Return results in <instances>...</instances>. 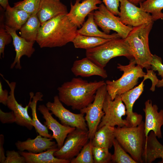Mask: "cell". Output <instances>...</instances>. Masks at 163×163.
Segmentation results:
<instances>
[{
  "instance_id": "obj_31",
  "label": "cell",
  "mask_w": 163,
  "mask_h": 163,
  "mask_svg": "<svg viewBox=\"0 0 163 163\" xmlns=\"http://www.w3.org/2000/svg\"><path fill=\"white\" fill-rule=\"evenodd\" d=\"M113 146L114 153L111 156V162L114 163H137L129 155L115 139Z\"/></svg>"
},
{
  "instance_id": "obj_25",
  "label": "cell",
  "mask_w": 163,
  "mask_h": 163,
  "mask_svg": "<svg viewBox=\"0 0 163 163\" xmlns=\"http://www.w3.org/2000/svg\"><path fill=\"white\" fill-rule=\"evenodd\" d=\"M88 16L86 21L84 22L82 27L78 30V34L109 39L121 38L116 33L107 34L100 30L94 21L93 12H91Z\"/></svg>"
},
{
  "instance_id": "obj_37",
  "label": "cell",
  "mask_w": 163,
  "mask_h": 163,
  "mask_svg": "<svg viewBox=\"0 0 163 163\" xmlns=\"http://www.w3.org/2000/svg\"><path fill=\"white\" fill-rule=\"evenodd\" d=\"M151 65V69L154 71H157L158 75L163 78V64L161 58L155 54L152 55Z\"/></svg>"
},
{
  "instance_id": "obj_45",
  "label": "cell",
  "mask_w": 163,
  "mask_h": 163,
  "mask_svg": "<svg viewBox=\"0 0 163 163\" xmlns=\"http://www.w3.org/2000/svg\"><path fill=\"white\" fill-rule=\"evenodd\" d=\"M156 86L158 88L163 87V78L161 80H159Z\"/></svg>"
},
{
  "instance_id": "obj_24",
  "label": "cell",
  "mask_w": 163,
  "mask_h": 163,
  "mask_svg": "<svg viewBox=\"0 0 163 163\" xmlns=\"http://www.w3.org/2000/svg\"><path fill=\"white\" fill-rule=\"evenodd\" d=\"M5 26L18 30L26 22L31 15L24 11L9 5L5 11Z\"/></svg>"
},
{
  "instance_id": "obj_6",
  "label": "cell",
  "mask_w": 163,
  "mask_h": 163,
  "mask_svg": "<svg viewBox=\"0 0 163 163\" xmlns=\"http://www.w3.org/2000/svg\"><path fill=\"white\" fill-rule=\"evenodd\" d=\"M130 60L127 65L118 64L117 68L123 72L119 78L105 82L107 92L112 100L117 95H121L134 88L138 84L139 78L143 77L146 74L143 71V68L136 64L134 59Z\"/></svg>"
},
{
  "instance_id": "obj_16",
  "label": "cell",
  "mask_w": 163,
  "mask_h": 163,
  "mask_svg": "<svg viewBox=\"0 0 163 163\" xmlns=\"http://www.w3.org/2000/svg\"><path fill=\"white\" fill-rule=\"evenodd\" d=\"M76 0L73 5L70 3V9L67 14L70 21L78 27H80L84 23L87 16L94 10L99 8L98 4L102 3L101 0Z\"/></svg>"
},
{
  "instance_id": "obj_1",
  "label": "cell",
  "mask_w": 163,
  "mask_h": 163,
  "mask_svg": "<svg viewBox=\"0 0 163 163\" xmlns=\"http://www.w3.org/2000/svg\"><path fill=\"white\" fill-rule=\"evenodd\" d=\"M78 28L67 14H61L41 24L36 42L41 48L62 46L72 42Z\"/></svg>"
},
{
  "instance_id": "obj_36",
  "label": "cell",
  "mask_w": 163,
  "mask_h": 163,
  "mask_svg": "<svg viewBox=\"0 0 163 163\" xmlns=\"http://www.w3.org/2000/svg\"><path fill=\"white\" fill-rule=\"evenodd\" d=\"M24 157L14 150L7 151L4 163H25Z\"/></svg>"
},
{
  "instance_id": "obj_15",
  "label": "cell",
  "mask_w": 163,
  "mask_h": 163,
  "mask_svg": "<svg viewBox=\"0 0 163 163\" xmlns=\"http://www.w3.org/2000/svg\"><path fill=\"white\" fill-rule=\"evenodd\" d=\"M145 105L143 110L145 116L144 124L146 139L151 131L154 132L157 138H161V128L163 125V110L158 112L157 106L152 105V101L150 100L145 102Z\"/></svg>"
},
{
  "instance_id": "obj_8",
  "label": "cell",
  "mask_w": 163,
  "mask_h": 163,
  "mask_svg": "<svg viewBox=\"0 0 163 163\" xmlns=\"http://www.w3.org/2000/svg\"><path fill=\"white\" fill-rule=\"evenodd\" d=\"M107 92L106 84L97 90L93 102L80 110L81 113L85 114V118L88 126L89 140L93 138L104 114L103 105Z\"/></svg>"
},
{
  "instance_id": "obj_39",
  "label": "cell",
  "mask_w": 163,
  "mask_h": 163,
  "mask_svg": "<svg viewBox=\"0 0 163 163\" xmlns=\"http://www.w3.org/2000/svg\"><path fill=\"white\" fill-rule=\"evenodd\" d=\"M0 120L2 123H15L16 118L13 111L6 113L0 109Z\"/></svg>"
},
{
  "instance_id": "obj_41",
  "label": "cell",
  "mask_w": 163,
  "mask_h": 163,
  "mask_svg": "<svg viewBox=\"0 0 163 163\" xmlns=\"http://www.w3.org/2000/svg\"><path fill=\"white\" fill-rule=\"evenodd\" d=\"M8 91L6 89L3 90L1 82H0V102L5 106L7 103L9 95Z\"/></svg>"
},
{
  "instance_id": "obj_42",
  "label": "cell",
  "mask_w": 163,
  "mask_h": 163,
  "mask_svg": "<svg viewBox=\"0 0 163 163\" xmlns=\"http://www.w3.org/2000/svg\"><path fill=\"white\" fill-rule=\"evenodd\" d=\"M4 141V136L3 134L0 135V163H4L6 158L5 154V151L3 148Z\"/></svg>"
},
{
  "instance_id": "obj_43",
  "label": "cell",
  "mask_w": 163,
  "mask_h": 163,
  "mask_svg": "<svg viewBox=\"0 0 163 163\" xmlns=\"http://www.w3.org/2000/svg\"><path fill=\"white\" fill-rule=\"evenodd\" d=\"M0 5L5 10L9 5L8 0H0Z\"/></svg>"
},
{
  "instance_id": "obj_9",
  "label": "cell",
  "mask_w": 163,
  "mask_h": 163,
  "mask_svg": "<svg viewBox=\"0 0 163 163\" xmlns=\"http://www.w3.org/2000/svg\"><path fill=\"white\" fill-rule=\"evenodd\" d=\"M94 21L104 32L109 34L111 30L115 31L121 38H125L132 29L131 26L123 24L117 17L109 11L103 3L93 12Z\"/></svg>"
},
{
  "instance_id": "obj_13",
  "label": "cell",
  "mask_w": 163,
  "mask_h": 163,
  "mask_svg": "<svg viewBox=\"0 0 163 163\" xmlns=\"http://www.w3.org/2000/svg\"><path fill=\"white\" fill-rule=\"evenodd\" d=\"M38 110L43 116L45 121L44 125L53 132L52 138L56 140L58 149L63 145L65 139L69 133L76 128L64 125L59 123L52 116L51 113L46 106L44 104L39 106Z\"/></svg>"
},
{
  "instance_id": "obj_34",
  "label": "cell",
  "mask_w": 163,
  "mask_h": 163,
  "mask_svg": "<svg viewBox=\"0 0 163 163\" xmlns=\"http://www.w3.org/2000/svg\"><path fill=\"white\" fill-rule=\"evenodd\" d=\"M41 0H24L14 3V7L23 10L31 15L37 14Z\"/></svg>"
},
{
  "instance_id": "obj_23",
  "label": "cell",
  "mask_w": 163,
  "mask_h": 163,
  "mask_svg": "<svg viewBox=\"0 0 163 163\" xmlns=\"http://www.w3.org/2000/svg\"><path fill=\"white\" fill-rule=\"evenodd\" d=\"M58 149L57 147L38 153L24 151H20L19 153L24 157L27 163H70V160L59 159L54 156V153Z\"/></svg>"
},
{
  "instance_id": "obj_5",
  "label": "cell",
  "mask_w": 163,
  "mask_h": 163,
  "mask_svg": "<svg viewBox=\"0 0 163 163\" xmlns=\"http://www.w3.org/2000/svg\"><path fill=\"white\" fill-rule=\"evenodd\" d=\"M86 57L104 68L112 58L124 56L129 60L134 59L130 48L125 39H112L93 48L87 50Z\"/></svg>"
},
{
  "instance_id": "obj_26",
  "label": "cell",
  "mask_w": 163,
  "mask_h": 163,
  "mask_svg": "<svg viewBox=\"0 0 163 163\" xmlns=\"http://www.w3.org/2000/svg\"><path fill=\"white\" fill-rule=\"evenodd\" d=\"M115 127L104 125L97 129L92 139L93 146L111 148L115 139Z\"/></svg>"
},
{
  "instance_id": "obj_38",
  "label": "cell",
  "mask_w": 163,
  "mask_h": 163,
  "mask_svg": "<svg viewBox=\"0 0 163 163\" xmlns=\"http://www.w3.org/2000/svg\"><path fill=\"white\" fill-rule=\"evenodd\" d=\"M122 0H102L107 9L114 15H119L120 2Z\"/></svg>"
},
{
  "instance_id": "obj_32",
  "label": "cell",
  "mask_w": 163,
  "mask_h": 163,
  "mask_svg": "<svg viewBox=\"0 0 163 163\" xmlns=\"http://www.w3.org/2000/svg\"><path fill=\"white\" fill-rule=\"evenodd\" d=\"M92 139L83 147L78 155L71 160V163H94Z\"/></svg>"
},
{
  "instance_id": "obj_29",
  "label": "cell",
  "mask_w": 163,
  "mask_h": 163,
  "mask_svg": "<svg viewBox=\"0 0 163 163\" xmlns=\"http://www.w3.org/2000/svg\"><path fill=\"white\" fill-rule=\"evenodd\" d=\"M110 40L78 34L72 42L75 48L87 50L98 46Z\"/></svg>"
},
{
  "instance_id": "obj_33",
  "label": "cell",
  "mask_w": 163,
  "mask_h": 163,
  "mask_svg": "<svg viewBox=\"0 0 163 163\" xmlns=\"http://www.w3.org/2000/svg\"><path fill=\"white\" fill-rule=\"evenodd\" d=\"M107 148L93 146L92 153L94 163L111 162L112 154Z\"/></svg>"
},
{
  "instance_id": "obj_30",
  "label": "cell",
  "mask_w": 163,
  "mask_h": 163,
  "mask_svg": "<svg viewBox=\"0 0 163 163\" xmlns=\"http://www.w3.org/2000/svg\"><path fill=\"white\" fill-rule=\"evenodd\" d=\"M139 5L142 10L151 14L154 21L163 19V0H145Z\"/></svg>"
},
{
  "instance_id": "obj_19",
  "label": "cell",
  "mask_w": 163,
  "mask_h": 163,
  "mask_svg": "<svg viewBox=\"0 0 163 163\" xmlns=\"http://www.w3.org/2000/svg\"><path fill=\"white\" fill-rule=\"evenodd\" d=\"M71 70L76 77H88L97 75L104 78L107 77L104 68L98 65L86 57L75 61Z\"/></svg>"
},
{
  "instance_id": "obj_14",
  "label": "cell",
  "mask_w": 163,
  "mask_h": 163,
  "mask_svg": "<svg viewBox=\"0 0 163 163\" xmlns=\"http://www.w3.org/2000/svg\"><path fill=\"white\" fill-rule=\"evenodd\" d=\"M0 75L7 83L10 88L8 99L7 103L8 107L14 112L16 118L15 123L18 125L26 127L30 130L32 129L33 126L32 119L29 115L28 110L29 105L23 107L22 104H19L16 101L14 96V90L16 87V82H14L10 83Z\"/></svg>"
},
{
  "instance_id": "obj_40",
  "label": "cell",
  "mask_w": 163,
  "mask_h": 163,
  "mask_svg": "<svg viewBox=\"0 0 163 163\" xmlns=\"http://www.w3.org/2000/svg\"><path fill=\"white\" fill-rule=\"evenodd\" d=\"M147 73L143 77L144 78L142 81H144L146 79H149L152 82V85L150 88V90L154 91L155 90V87L158 83L159 79L157 78L156 73L152 69H147Z\"/></svg>"
},
{
  "instance_id": "obj_27",
  "label": "cell",
  "mask_w": 163,
  "mask_h": 163,
  "mask_svg": "<svg viewBox=\"0 0 163 163\" xmlns=\"http://www.w3.org/2000/svg\"><path fill=\"white\" fill-rule=\"evenodd\" d=\"M30 100L28 103L31 110L32 123L36 131L39 135L44 137L53 139L52 135L49 133L48 128L43 124L38 119L36 112L37 104L38 101L43 100V94L37 92L35 95L33 92L30 93Z\"/></svg>"
},
{
  "instance_id": "obj_28",
  "label": "cell",
  "mask_w": 163,
  "mask_h": 163,
  "mask_svg": "<svg viewBox=\"0 0 163 163\" xmlns=\"http://www.w3.org/2000/svg\"><path fill=\"white\" fill-rule=\"evenodd\" d=\"M41 25L37 14L31 15L20 29L21 37L28 41L35 42Z\"/></svg>"
},
{
  "instance_id": "obj_44",
  "label": "cell",
  "mask_w": 163,
  "mask_h": 163,
  "mask_svg": "<svg viewBox=\"0 0 163 163\" xmlns=\"http://www.w3.org/2000/svg\"><path fill=\"white\" fill-rule=\"evenodd\" d=\"M129 1L132 3L133 4L137 5L141 3L142 2L145 0H128Z\"/></svg>"
},
{
  "instance_id": "obj_12",
  "label": "cell",
  "mask_w": 163,
  "mask_h": 163,
  "mask_svg": "<svg viewBox=\"0 0 163 163\" xmlns=\"http://www.w3.org/2000/svg\"><path fill=\"white\" fill-rule=\"evenodd\" d=\"M120 3L119 17L125 25L133 27L154 22L151 14L140 7L128 0H122Z\"/></svg>"
},
{
  "instance_id": "obj_4",
  "label": "cell",
  "mask_w": 163,
  "mask_h": 163,
  "mask_svg": "<svg viewBox=\"0 0 163 163\" xmlns=\"http://www.w3.org/2000/svg\"><path fill=\"white\" fill-rule=\"evenodd\" d=\"M115 139L137 163H142V155L146 142L144 122L135 127H115Z\"/></svg>"
},
{
  "instance_id": "obj_11",
  "label": "cell",
  "mask_w": 163,
  "mask_h": 163,
  "mask_svg": "<svg viewBox=\"0 0 163 163\" xmlns=\"http://www.w3.org/2000/svg\"><path fill=\"white\" fill-rule=\"evenodd\" d=\"M46 106L52 114L57 117L61 124L84 130H88L84 116L80 113H75L66 108L59 99L58 96L54 97L53 102H48Z\"/></svg>"
},
{
  "instance_id": "obj_21",
  "label": "cell",
  "mask_w": 163,
  "mask_h": 163,
  "mask_svg": "<svg viewBox=\"0 0 163 163\" xmlns=\"http://www.w3.org/2000/svg\"><path fill=\"white\" fill-rule=\"evenodd\" d=\"M52 140L39 135L34 139L29 138L24 141H18L15 145L20 151L27 150L30 152L38 153L57 147V144L52 141Z\"/></svg>"
},
{
  "instance_id": "obj_22",
  "label": "cell",
  "mask_w": 163,
  "mask_h": 163,
  "mask_svg": "<svg viewBox=\"0 0 163 163\" xmlns=\"http://www.w3.org/2000/svg\"><path fill=\"white\" fill-rule=\"evenodd\" d=\"M149 133L142 155V163H151L158 158L163 160V145L158 141L153 131Z\"/></svg>"
},
{
  "instance_id": "obj_17",
  "label": "cell",
  "mask_w": 163,
  "mask_h": 163,
  "mask_svg": "<svg viewBox=\"0 0 163 163\" xmlns=\"http://www.w3.org/2000/svg\"><path fill=\"white\" fill-rule=\"evenodd\" d=\"M144 81L138 86L121 94L122 100L124 104L126 109V119L130 123L131 126L135 127L142 122V116L133 111V105L142 93L144 90Z\"/></svg>"
},
{
  "instance_id": "obj_10",
  "label": "cell",
  "mask_w": 163,
  "mask_h": 163,
  "mask_svg": "<svg viewBox=\"0 0 163 163\" xmlns=\"http://www.w3.org/2000/svg\"><path fill=\"white\" fill-rule=\"evenodd\" d=\"M89 139L88 130L76 128L68 134L62 146L54 155L59 159L71 160L78 155Z\"/></svg>"
},
{
  "instance_id": "obj_18",
  "label": "cell",
  "mask_w": 163,
  "mask_h": 163,
  "mask_svg": "<svg viewBox=\"0 0 163 163\" xmlns=\"http://www.w3.org/2000/svg\"><path fill=\"white\" fill-rule=\"evenodd\" d=\"M6 30L12 36L13 44L16 52V56L13 62L11 64L10 68L14 67L17 69H21L20 60L23 56L30 57L35 51L33 47L35 42H29L22 37L18 36L16 30L6 26H5Z\"/></svg>"
},
{
  "instance_id": "obj_46",
  "label": "cell",
  "mask_w": 163,
  "mask_h": 163,
  "mask_svg": "<svg viewBox=\"0 0 163 163\" xmlns=\"http://www.w3.org/2000/svg\"></svg>"
},
{
  "instance_id": "obj_7",
  "label": "cell",
  "mask_w": 163,
  "mask_h": 163,
  "mask_svg": "<svg viewBox=\"0 0 163 163\" xmlns=\"http://www.w3.org/2000/svg\"><path fill=\"white\" fill-rule=\"evenodd\" d=\"M103 110L104 114L97 129L104 125L113 127L117 126L118 127L131 126L129 122L122 118V117L126 115V109L120 95H117L112 100L107 92L103 103Z\"/></svg>"
},
{
  "instance_id": "obj_3",
  "label": "cell",
  "mask_w": 163,
  "mask_h": 163,
  "mask_svg": "<svg viewBox=\"0 0 163 163\" xmlns=\"http://www.w3.org/2000/svg\"><path fill=\"white\" fill-rule=\"evenodd\" d=\"M153 22L133 27L125 40L129 46L136 64L151 69L152 54L150 50L149 37Z\"/></svg>"
},
{
  "instance_id": "obj_20",
  "label": "cell",
  "mask_w": 163,
  "mask_h": 163,
  "mask_svg": "<svg viewBox=\"0 0 163 163\" xmlns=\"http://www.w3.org/2000/svg\"><path fill=\"white\" fill-rule=\"evenodd\" d=\"M68 13L66 5L59 0H41L37 14L41 24L61 14Z\"/></svg>"
},
{
  "instance_id": "obj_35",
  "label": "cell",
  "mask_w": 163,
  "mask_h": 163,
  "mask_svg": "<svg viewBox=\"0 0 163 163\" xmlns=\"http://www.w3.org/2000/svg\"><path fill=\"white\" fill-rule=\"evenodd\" d=\"M12 40L11 35L6 30L5 27L2 26L0 28V56L2 54L4 57V52L5 46L10 43Z\"/></svg>"
},
{
  "instance_id": "obj_2",
  "label": "cell",
  "mask_w": 163,
  "mask_h": 163,
  "mask_svg": "<svg viewBox=\"0 0 163 163\" xmlns=\"http://www.w3.org/2000/svg\"><path fill=\"white\" fill-rule=\"evenodd\" d=\"M105 84L103 80L88 82L80 78H73L57 88L58 96L66 105L80 110L93 102L97 90Z\"/></svg>"
}]
</instances>
